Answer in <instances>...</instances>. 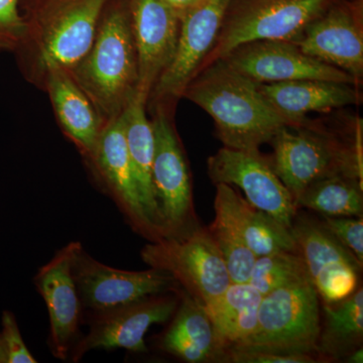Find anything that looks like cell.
<instances>
[{"label": "cell", "mask_w": 363, "mask_h": 363, "mask_svg": "<svg viewBox=\"0 0 363 363\" xmlns=\"http://www.w3.org/2000/svg\"><path fill=\"white\" fill-rule=\"evenodd\" d=\"M183 97L212 117L217 136L229 149L259 150L284 126H294L260 90L259 83L217 60L198 71Z\"/></svg>", "instance_id": "obj_1"}, {"label": "cell", "mask_w": 363, "mask_h": 363, "mask_svg": "<svg viewBox=\"0 0 363 363\" xmlns=\"http://www.w3.org/2000/svg\"><path fill=\"white\" fill-rule=\"evenodd\" d=\"M362 121L358 117L352 135H344L306 121L284 126L269 143V157L274 173L297 201L312 183L333 176L363 181Z\"/></svg>", "instance_id": "obj_2"}, {"label": "cell", "mask_w": 363, "mask_h": 363, "mask_svg": "<svg viewBox=\"0 0 363 363\" xmlns=\"http://www.w3.org/2000/svg\"><path fill=\"white\" fill-rule=\"evenodd\" d=\"M101 18L90 51L69 72L106 123L135 94L138 68L130 11L118 4Z\"/></svg>", "instance_id": "obj_3"}, {"label": "cell", "mask_w": 363, "mask_h": 363, "mask_svg": "<svg viewBox=\"0 0 363 363\" xmlns=\"http://www.w3.org/2000/svg\"><path fill=\"white\" fill-rule=\"evenodd\" d=\"M140 257L150 267L171 274L179 286L203 306L231 284L220 250L208 227L200 223L178 235L147 243Z\"/></svg>", "instance_id": "obj_4"}, {"label": "cell", "mask_w": 363, "mask_h": 363, "mask_svg": "<svg viewBox=\"0 0 363 363\" xmlns=\"http://www.w3.org/2000/svg\"><path fill=\"white\" fill-rule=\"evenodd\" d=\"M333 0H245L227 11L220 32L199 70L255 40H295ZM198 70V71H199ZM198 73V72H197Z\"/></svg>", "instance_id": "obj_5"}, {"label": "cell", "mask_w": 363, "mask_h": 363, "mask_svg": "<svg viewBox=\"0 0 363 363\" xmlns=\"http://www.w3.org/2000/svg\"><path fill=\"white\" fill-rule=\"evenodd\" d=\"M321 320V298L311 279L284 286L262 297L257 328L235 347L318 352Z\"/></svg>", "instance_id": "obj_6"}, {"label": "cell", "mask_w": 363, "mask_h": 363, "mask_svg": "<svg viewBox=\"0 0 363 363\" xmlns=\"http://www.w3.org/2000/svg\"><path fill=\"white\" fill-rule=\"evenodd\" d=\"M155 136L152 185L164 238L199 224L193 200L192 179L175 128L162 105L152 121Z\"/></svg>", "instance_id": "obj_7"}, {"label": "cell", "mask_w": 363, "mask_h": 363, "mask_svg": "<svg viewBox=\"0 0 363 363\" xmlns=\"http://www.w3.org/2000/svg\"><path fill=\"white\" fill-rule=\"evenodd\" d=\"M83 318L123 307L149 296L178 289L168 272L150 267L145 271H124L98 262L78 248L72 266Z\"/></svg>", "instance_id": "obj_8"}, {"label": "cell", "mask_w": 363, "mask_h": 363, "mask_svg": "<svg viewBox=\"0 0 363 363\" xmlns=\"http://www.w3.org/2000/svg\"><path fill=\"white\" fill-rule=\"evenodd\" d=\"M178 289L156 294L111 311L86 317L89 330L79 338L71 351L72 362H78L92 350H123L147 353L145 336L154 324L169 322L176 312L180 295Z\"/></svg>", "instance_id": "obj_9"}, {"label": "cell", "mask_w": 363, "mask_h": 363, "mask_svg": "<svg viewBox=\"0 0 363 363\" xmlns=\"http://www.w3.org/2000/svg\"><path fill=\"white\" fill-rule=\"evenodd\" d=\"M111 0H52L40 20V61L45 70L71 71L90 51Z\"/></svg>", "instance_id": "obj_10"}, {"label": "cell", "mask_w": 363, "mask_h": 363, "mask_svg": "<svg viewBox=\"0 0 363 363\" xmlns=\"http://www.w3.org/2000/svg\"><path fill=\"white\" fill-rule=\"evenodd\" d=\"M207 171L216 184L236 186L252 206L267 212L289 228L298 210L288 189L259 150H241L223 147L208 159Z\"/></svg>", "instance_id": "obj_11"}, {"label": "cell", "mask_w": 363, "mask_h": 363, "mask_svg": "<svg viewBox=\"0 0 363 363\" xmlns=\"http://www.w3.org/2000/svg\"><path fill=\"white\" fill-rule=\"evenodd\" d=\"M219 60L259 84L294 80L360 84L345 71L305 54L291 40H255L240 45Z\"/></svg>", "instance_id": "obj_12"}, {"label": "cell", "mask_w": 363, "mask_h": 363, "mask_svg": "<svg viewBox=\"0 0 363 363\" xmlns=\"http://www.w3.org/2000/svg\"><path fill=\"white\" fill-rule=\"evenodd\" d=\"M291 231L322 303L339 302L357 290L363 266L319 220L297 213Z\"/></svg>", "instance_id": "obj_13"}, {"label": "cell", "mask_w": 363, "mask_h": 363, "mask_svg": "<svg viewBox=\"0 0 363 363\" xmlns=\"http://www.w3.org/2000/svg\"><path fill=\"white\" fill-rule=\"evenodd\" d=\"M233 2L204 0L182 16L175 55L150 93L155 101H169L183 95L213 48Z\"/></svg>", "instance_id": "obj_14"}, {"label": "cell", "mask_w": 363, "mask_h": 363, "mask_svg": "<svg viewBox=\"0 0 363 363\" xmlns=\"http://www.w3.org/2000/svg\"><path fill=\"white\" fill-rule=\"evenodd\" d=\"M88 161L131 229L149 242L161 240L162 234L150 221L143 203L126 147L121 114L105 123L96 150Z\"/></svg>", "instance_id": "obj_15"}, {"label": "cell", "mask_w": 363, "mask_h": 363, "mask_svg": "<svg viewBox=\"0 0 363 363\" xmlns=\"http://www.w3.org/2000/svg\"><path fill=\"white\" fill-rule=\"evenodd\" d=\"M79 241H72L56 252L35 278V288L42 296L49 314L50 333L48 345L55 357L67 360L79 340V324L82 309L72 266Z\"/></svg>", "instance_id": "obj_16"}, {"label": "cell", "mask_w": 363, "mask_h": 363, "mask_svg": "<svg viewBox=\"0 0 363 363\" xmlns=\"http://www.w3.org/2000/svg\"><path fill=\"white\" fill-rule=\"evenodd\" d=\"M305 54L350 74L362 82V14L350 4H331L293 40Z\"/></svg>", "instance_id": "obj_17"}, {"label": "cell", "mask_w": 363, "mask_h": 363, "mask_svg": "<svg viewBox=\"0 0 363 363\" xmlns=\"http://www.w3.org/2000/svg\"><path fill=\"white\" fill-rule=\"evenodd\" d=\"M128 11L138 57L136 91L150 97L175 55L181 18L162 0H130Z\"/></svg>", "instance_id": "obj_18"}, {"label": "cell", "mask_w": 363, "mask_h": 363, "mask_svg": "<svg viewBox=\"0 0 363 363\" xmlns=\"http://www.w3.org/2000/svg\"><path fill=\"white\" fill-rule=\"evenodd\" d=\"M180 302L157 347L188 363H225L226 348L203 305L179 289Z\"/></svg>", "instance_id": "obj_19"}, {"label": "cell", "mask_w": 363, "mask_h": 363, "mask_svg": "<svg viewBox=\"0 0 363 363\" xmlns=\"http://www.w3.org/2000/svg\"><path fill=\"white\" fill-rule=\"evenodd\" d=\"M359 85L326 80H294L259 84L272 106L296 125L309 112H328L362 104Z\"/></svg>", "instance_id": "obj_20"}, {"label": "cell", "mask_w": 363, "mask_h": 363, "mask_svg": "<svg viewBox=\"0 0 363 363\" xmlns=\"http://www.w3.org/2000/svg\"><path fill=\"white\" fill-rule=\"evenodd\" d=\"M45 72L48 90L62 128L82 156L90 160L104 130V121L70 72L60 67Z\"/></svg>", "instance_id": "obj_21"}, {"label": "cell", "mask_w": 363, "mask_h": 363, "mask_svg": "<svg viewBox=\"0 0 363 363\" xmlns=\"http://www.w3.org/2000/svg\"><path fill=\"white\" fill-rule=\"evenodd\" d=\"M149 97L135 91L125 108L121 112L126 147L143 203L147 216L162 235L154 185H152V162H154L155 136L152 123L145 113Z\"/></svg>", "instance_id": "obj_22"}, {"label": "cell", "mask_w": 363, "mask_h": 363, "mask_svg": "<svg viewBox=\"0 0 363 363\" xmlns=\"http://www.w3.org/2000/svg\"><path fill=\"white\" fill-rule=\"evenodd\" d=\"M216 195L225 203L255 257L279 252H298L291 228L267 212L252 206L230 185L216 184Z\"/></svg>", "instance_id": "obj_23"}, {"label": "cell", "mask_w": 363, "mask_h": 363, "mask_svg": "<svg viewBox=\"0 0 363 363\" xmlns=\"http://www.w3.org/2000/svg\"><path fill=\"white\" fill-rule=\"evenodd\" d=\"M262 294L250 283H231L203 306L226 350L240 345L257 328Z\"/></svg>", "instance_id": "obj_24"}, {"label": "cell", "mask_w": 363, "mask_h": 363, "mask_svg": "<svg viewBox=\"0 0 363 363\" xmlns=\"http://www.w3.org/2000/svg\"><path fill=\"white\" fill-rule=\"evenodd\" d=\"M317 350L327 362H343L344 358L363 342V289L358 286L347 298L339 302L322 303Z\"/></svg>", "instance_id": "obj_25"}, {"label": "cell", "mask_w": 363, "mask_h": 363, "mask_svg": "<svg viewBox=\"0 0 363 363\" xmlns=\"http://www.w3.org/2000/svg\"><path fill=\"white\" fill-rule=\"evenodd\" d=\"M362 180L350 176H333L312 183L296 201L297 209L311 210L331 217H363Z\"/></svg>", "instance_id": "obj_26"}, {"label": "cell", "mask_w": 363, "mask_h": 363, "mask_svg": "<svg viewBox=\"0 0 363 363\" xmlns=\"http://www.w3.org/2000/svg\"><path fill=\"white\" fill-rule=\"evenodd\" d=\"M214 211V220L208 226V230L220 250L231 283H247L257 257L248 248L225 203L217 195Z\"/></svg>", "instance_id": "obj_27"}, {"label": "cell", "mask_w": 363, "mask_h": 363, "mask_svg": "<svg viewBox=\"0 0 363 363\" xmlns=\"http://www.w3.org/2000/svg\"><path fill=\"white\" fill-rule=\"evenodd\" d=\"M309 279V272L298 252H279L257 257L248 283L264 297L279 288Z\"/></svg>", "instance_id": "obj_28"}, {"label": "cell", "mask_w": 363, "mask_h": 363, "mask_svg": "<svg viewBox=\"0 0 363 363\" xmlns=\"http://www.w3.org/2000/svg\"><path fill=\"white\" fill-rule=\"evenodd\" d=\"M326 363L318 352H298L260 350V348L233 347L226 352L225 363Z\"/></svg>", "instance_id": "obj_29"}, {"label": "cell", "mask_w": 363, "mask_h": 363, "mask_svg": "<svg viewBox=\"0 0 363 363\" xmlns=\"http://www.w3.org/2000/svg\"><path fill=\"white\" fill-rule=\"evenodd\" d=\"M20 0H0V52L16 51L26 44L30 26L18 9Z\"/></svg>", "instance_id": "obj_30"}, {"label": "cell", "mask_w": 363, "mask_h": 363, "mask_svg": "<svg viewBox=\"0 0 363 363\" xmlns=\"http://www.w3.org/2000/svg\"><path fill=\"white\" fill-rule=\"evenodd\" d=\"M321 217L322 226L363 266V217Z\"/></svg>", "instance_id": "obj_31"}, {"label": "cell", "mask_w": 363, "mask_h": 363, "mask_svg": "<svg viewBox=\"0 0 363 363\" xmlns=\"http://www.w3.org/2000/svg\"><path fill=\"white\" fill-rule=\"evenodd\" d=\"M2 330L0 332L6 347L7 363H35L30 351L26 347L20 327L13 312L6 310L1 316Z\"/></svg>", "instance_id": "obj_32"}, {"label": "cell", "mask_w": 363, "mask_h": 363, "mask_svg": "<svg viewBox=\"0 0 363 363\" xmlns=\"http://www.w3.org/2000/svg\"><path fill=\"white\" fill-rule=\"evenodd\" d=\"M162 1L182 18L188 11L201 4L204 0H162Z\"/></svg>", "instance_id": "obj_33"}, {"label": "cell", "mask_w": 363, "mask_h": 363, "mask_svg": "<svg viewBox=\"0 0 363 363\" xmlns=\"http://www.w3.org/2000/svg\"><path fill=\"white\" fill-rule=\"evenodd\" d=\"M346 363H362L363 362V348L359 347L353 350L343 359Z\"/></svg>", "instance_id": "obj_34"}, {"label": "cell", "mask_w": 363, "mask_h": 363, "mask_svg": "<svg viewBox=\"0 0 363 363\" xmlns=\"http://www.w3.org/2000/svg\"><path fill=\"white\" fill-rule=\"evenodd\" d=\"M0 363H7L6 351L1 334H0Z\"/></svg>", "instance_id": "obj_35"}, {"label": "cell", "mask_w": 363, "mask_h": 363, "mask_svg": "<svg viewBox=\"0 0 363 363\" xmlns=\"http://www.w3.org/2000/svg\"><path fill=\"white\" fill-rule=\"evenodd\" d=\"M44 1L45 2V4H48V2L52 1V0H44Z\"/></svg>", "instance_id": "obj_36"}]
</instances>
